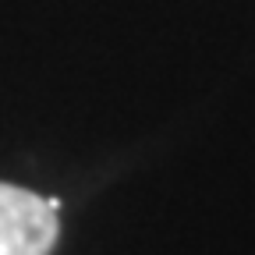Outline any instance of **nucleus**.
<instances>
[{
    "label": "nucleus",
    "mask_w": 255,
    "mask_h": 255,
    "mask_svg": "<svg viewBox=\"0 0 255 255\" xmlns=\"http://www.w3.org/2000/svg\"><path fill=\"white\" fill-rule=\"evenodd\" d=\"M57 241V209L50 199L0 184V255H50Z\"/></svg>",
    "instance_id": "obj_1"
}]
</instances>
